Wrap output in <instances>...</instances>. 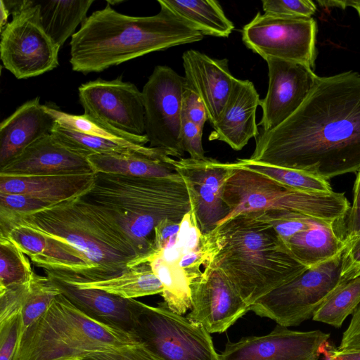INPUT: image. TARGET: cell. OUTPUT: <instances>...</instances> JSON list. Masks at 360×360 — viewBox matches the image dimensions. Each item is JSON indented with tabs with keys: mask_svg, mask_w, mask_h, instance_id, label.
Here are the masks:
<instances>
[{
	"mask_svg": "<svg viewBox=\"0 0 360 360\" xmlns=\"http://www.w3.org/2000/svg\"><path fill=\"white\" fill-rule=\"evenodd\" d=\"M250 161L329 180L360 169V74L318 77L301 106L256 138Z\"/></svg>",
	"mask_w": 360,
	"mask_h": 360,
	"instance_id": "cell-1",
	"label": "cell"
},
{
	"mask_svg": "<svg viewBox=\"0 0 360 360\" xmlns=\"http://www.w3.org/2000/svg\"><path fill=\"white\" fill-rule=\"evenodd\" d=\"M160 6L159 13L150 16L122 14L108 4L93 12L71 37L72 70L100 72L151 52L202 39L201 32Z\"/></svg>",
	"mask_w": 360,
	"mask_h": 360,
	"instance_id": "cell-2",
	"label": "cell"
},
{
	"mask_svg": "<svg viewBox=\"0 0 360 360\" xmlns=\"http://www.w3.org/2000/svg\"><path fill=\"white\" fill-rule=\"evenodd\" d=\"M217 229L219 248L212 264L250 307L308 269L292 257L271 225L252 213L238 214Z\"/></svg>",
	"mask_w": 360,
	"mask_h": 360,
	"instance_id": "cell-3",
	"label": "cell"
},
{
	"mask_svg": "<svg viewBox=\"0 0 360 360\" xmlns=\"http://www.w3.org/2000/svg\"><path fill=\"white\" fill-rule=\"evenodd\" d=\"M82 198L112 219L128 237L139 259L150 253L155 227L163 219L180 223L191 210L181 178H148L96 173Z\"/></svg>",
	"mask_w": 360,
	"mask_h": 360,
	"instance_id": "cell-4",
	"label": "cell"
},
{
	"mask_svg": "<svg viewBox=\"0 0 360 360\" xmlns=\"http://www.w3.org/2000/svg\"><path fill=\"white\" fill-rule=\"evenodd\" d=\"M18 216L45 234L79 250L93 267L91 281L115 278L134 266L139 259L121 229L82 197L32 214Z\"/></svg>",
	"mask_w": 360,
	"mask_h": 360,
	"instance_id": "cell-5",
	"label": "cell"
},
{
	"mask_svg": "<svg viewBox=\"0 0 360 360\" xmlns=\"http://www.w3.org/2000/svg\"><path fill=\"white\" fill-rule=\"evenodd\" d=\"M138 342L136 335L91 319L61 293L22 333L15 360H77Z\"/></svg>",
	"mask_w": 360,
	"mask_h": 360,
	"instance_id": "cell-6",
	"label": "cell"
},
{
	"mask_svg": "<svg viewBox=\"0 0 360 360\" xmlns=\"http://www.w3.org/2000/svg\"><path fill=\"white\" fill-rule=\"evenodd\" d=\"M234 166V172L224 191V200L230 212L222 223L240 214L285 210L335 225L349 210V203L343 193L297 191L236 162Z\"/></svg>",
	"mask_w": 360,
	"mask_h": 360,
	"instance_id": "cell-7",
	"label": "cell"
},
{
	"mask_svg": "<svg viewBox=\"0 0 360 360\" xmlns=\"http://www.w3.org/2000/svg\"><path fill=\"white\" fill-rule=\"evenodd\" d=\"M219 248L217 227L202 233L191 210L181 221L179 231L141 263L148 262L162 284L161 295L166 306L184 314L192 307L191 285L202 275L201 267L212 264Z\"/></svg>",
	"mask_w": 360,
	"mask_h": 360,
	"instance_id": "cell-8",
	"label": "cell"
},
{
	"mask_svg": "<svg viewBox=\"0 0 360 360\" xmlns=\"http://www.w3.org/2000/svg\"><path fill=\"white\" fill-rule=\"evenodd\" d=\"M12 20L1 31L0 56L4 67L17 79L49 72L59 65L60 47L44 31L33 0H3Z\"/></svg>",
	"mask_w": 360,
	"mask_h": 360,
	"instance_id": "cell-9",
	"label": "cell"
},
{
	"mask_svg": "<svg viewBox=\"0 0 360 360\" xmlns=\"http://www.w3.org/2000/svg\"><path fill=\"white\" fill-rule=\"evenodd\" d=\"M342 257L343 253L307 269L294 280L261 297L250 311L287 328L312 318L320 305L344 283Z\"/></svg>",
	"mask_w": 360,
	"mask_h": 360,
	"instance_id": "cell-10",
	"label": "cell"
},
{
	"mask_svg": "<svg viewBox=\"0 0 360 360\" xmlns=\"http://www.w3.org/2000/svg\"><path fill=\"white\" fill-rule=\"evenodd\" d=\"M135 335L162 360H219L210 333L164 302L157 307L143 303Z\"/></svg>",
	"mask_w": 360,
	"mask_h": 360,
	"instance_id": "cell-11",
	"label": "cell"
},
{
	"mask_svg": "<svg viewBox=\"0 0 360 360\" xmlns=\"http://www.w3.org/2000/svg\"><path fill=\"white\" fill-rule=\"evenodd\" d=\"M317 24L312 18H293L257 13L242 30L244 44L265 60L279 59L314 70Z\"/></svg>",
	"mask_w": 360,
	"mask_h": 360,
	"instance_id": "cell-12",
	"label": "cell"
},
{
	"mask_svg": "<svg viewBox=\"0 0 360 360\" xmlns=\"http://www.w3.org/2000/svg\"><path fill=\"white\" fill-rule=\"evenodd\" d=\"M185 77L166 65L155 67L143 86L146 131L150 147L162 149L169 156L182 158L180 135L181 104Z\"/></svg>",
	"mask_w": 360,
	"mask_h": 360,
	"instance_id": "cell-13",
	"label": "cell"
},
{
	"mask_svg": "<svg viewBox=\"0 0 360 360\" xmlns=\"http://www.w3.org/2000/svg\"><path fill=\"white\" fill-rule=\"evenodd\" d=\"M0 236L13 240L46 273L62 279L91 281L93 267L79 250L45 234L18 215L0 212Z\"/></svg>",
	"mask_w": 360,
	"mask_h": 360,
	"instance_id": "cell-14",
	"label": "cell"
},
{
	"mask_svg": "<svg viewBox=\"0 0 360 360\" xmlns=\"http://www.w3.org/2000/svg\"><path fill=\"white\" fill-rule=\"evenodd\" d=\"M78 96L84 114L120 131L145 135L143 94L133 83L98 78L81 84Z\"/></svg>",
	"mask_w": 360,
	"mask_h": 360,
	"instance_id": "cell-15",
	"label": "cell"
},
{
	"mask_svg": "<svg viewBox=\"0 0 360 360\" xmlns=\"http://www.w3.org/2000/svg\"><path fill=\"white\" fill-rule=\"evenodd\" d=\"M172 164L186 186L191 210L201 232L210 233L229 214L223 196L226 183L234 172V162L206 157L173 159Z\"/></svg>",
	"mask_w": 360,
	"mask_h": 360,
	"instance_id": "cell-16",
	"label": "cell"
},
{
	"mask_svg": "<svg viewBox=\"0 0 360 360\" xmlns=\"http://www.w3.org/2000/svg\"><path fill=\"white\" fill-rule=\"evenodd\" d=\"M329 338L320 330L298 331L277 325L266 335L227 343L219 360H319Z\"/></svg>",
	"mask_w": 360,
	"mask_h": 360,
	"instance_id": "cell-17",
	"label": "cell"
},
{
	"mask_svg": "<svg viewBox=\"0 0 360 360\" xmlns=\"http://www.w3.org/2000/svg\"><path fill=\"white\" fill-rule=\"evenodd\" d=\"M192 307L187 318L209 333L226 331L250 310L226 276L214 264L191 285Z\"/></svg>",
	"mask_w": 360,
	"mask_h": 360,
	"instance_id": "cell-18",
	"label": "cell"
},
{
	"mask_svg": "<svg viewBox=\"0 0 360 360\" xmlns=\"http://www.w3.org/2000/svg\"><path fill=\"white\" fill-rule=\"evenodd\" d=\"M269 86L261 100L262 131L275 128L304 103L319 76L309 67L292 61L268 59Z\"/></svg>",
	"mask_w": 360,
	"mask_h": 360,
	"instance_id": "cell-19",
	"label": "cell"
},
{
	"mask_svg": "<svg viewBox=\"0 0 360 360\" xmlns=\"http://www.w3.org/2000/svg\"><path fill=\"white\" fill-rule=\"evenodd\" d=\"M95 172L88 157L45 136L0 167L1 176H31Z\"/></svg>",
	"mask_w": 360,
	"mask_h": 360,
	"instance_id": "cell-20",
	"label": "cell"
},
{
	"mask_svg": "<svg viewBox=\"0 0 360 360\" xmlns=\"http://www.w3.org/2000/svg\"><path fill=\"white\" fill-rule=\"evenodd\" d=\"M188 87L201 98L211 125L220 117L236 78L230 72L226 58L216 59L189 49L182 56Z\"/></svg>",
	"mask_w": 360,
	"mask_h": 360,
	"instance_id": "cell-21",
	"label": "cell"
},
{
	"mask_svg": "<svg viewBox=\"0 0 360 360\" xmlns=\"http://www.w3.org/2000/svg\"><path fill=\"white\" fill-rule=\"evenodd\" d=\"M46 275L82 313L99 323L136 335V322L143 302L101 290L80 288L53 275Z\"/></svg>",
	"mask_w": 360,
	"mask_h": 360,
	"instance_id": "cell-22",
	"label": "cell"
},
{
	"mask_svg": "<svg viewBox=\"0 0 360 360\" xmlns=\"http://www.w3.org/2000/svg\"><path fill=\"white\" fill-rule=\"evenodd\" d=\"M259 96L249 80L236 79L229 98L217 122L210 140L221 141L232 149L240 150L252 138L259 135L256 112Z\"/></svg>",
	"mask_w": 360,
	"mask_h": 360,
	"instance_id": "cell-23",
	"label": "cell"
},
{
	"mask_svg": "<svg viewBox=\"0 0 360 360\" xmlns=\"http://www.w3.org/2000/svg\"><path fill=\"white\" fill-rule=\"evenodd\" d=\"M56 124L39 96L19 106L0 124V167L37 140L51 134Z\"/></svg>",
	"mask_w": 360,
	"mask_h": 360,
	"instance_id": "cell-24",
	"label": "cell"
},
{
	"mask_svg": "<svg viewBox=\"0 0 360 360\" xmlns=\"http://www.w3.org/2000/svg\"><path fill=\"white\" fill-rule=\"evenodd\" d=\"M96 172L31 176H0V193L31 195L54 203L75 199L92 187Z\"/></svg>",
	"mask_w": 360,
	"mask_h": 360,
	"instance_id": "cell-25",
	"label": "cell"
},
{
	"mask_svg": "<svg viewBox=\"0 0 360 360\" xmlns=\"http://www.w3.org/2000/svg\"><path fill=\"white\" fill-rule=\"evenodd\" d=\"M335 225L317 221L309 229L297 233L285 243L292 257L310 268L344 252L347 242L335 231Z\"/></svg>",
	"mask_w": 360,
	"mask_h": 360,
	"instance_id": "cell-26",
	"label": "cell"
},
{
	"mask_svg": "<svg viewBox=\"0 0 360 360\" xmlns=\"http://www.w3.org/2000/svg\"><path fill=\"white\" fill-rule=\"evenodd\" d=\"M51 134L66 147L87 157L94 154L136 155L158 160H167L171 157L160 148L80 133L67 129L57 122Z\"/></svg>",
	"mask_w": 360,
	"mask_h": 360,
	"instance_id": "cell-27",
	"label": "cell"
},
{
	"mask_svg": "<svg viewBox=\"0 0 360 360\" xmlns=\"http://www.w3.org/2000/svg\"><path fill=\"white\" fill-rule=\"evenodd\" d=\"M177 18L203 35L228 37L235 28L214 0H158Z\"/></svg>",
	"mask_w": 360,
	"mask_h": 360,
	"instance_id": "cell-28",
	"label": "cell"
},
{
	"mask_svg": "<svg viewBox=\"0 0 360 360\" xmlns=\"http://www.w3.org/2000/svg\"><path fill=\"white\" fill-rule=\"evenodd\" d=\"M62 280L80 288L101 290L124 299L161 294L163 291L162 284L148 262L129 267L120 275L110 279L96 281Z\"/></svg>",
	"mask_w": 360,
	"mask_h": 360,
	"instance_id": "cell-29",
	"label": "cell"
},
{
	"mask_svg": "<svg viewBox=\"0 0 360 360\" xmlns=\"http://www.w3.org/2000/svg\"><path fill=\"white\" fill-rule=\"evenodd\" d=\"M94 2V0L36 1L44 31L60 48L87 18Z\"/></svg>",
	"mask_w": 360,
	"mask_h": 360,
	"instance_id": "cell-30",
	"label": "cell"
},
{
	"mask_svg": "<svg viewBox=\"0 0 360 360\" xmlns=\"http://www.w3.org/2000/svg\"><path fill=\"white\" fill-rule=\"evenodd\" d=\"M96 173L148 178H181L173 158L158 160L136 155H100L88 157Z\"/></svg>",
	"mask_w": 360,
	"mask_h": 360,
	"instance_id": "cell-31",
	"label": "cell"
},
{
	"mask_svg": "<svg viewBox=\"0 0 360 360\" xmlns=\"http://www.w3.org/2000/svg\"><path fill=\"white\" fill-rule=\"evenodd\" d=\"M359 304L360 277L341 283L316 309L312 319L340 328Z\"/></svg>",
	"mask_w": 360,
	"mask_h": 360,
	"instance_id": "cell-32",
	"label": "cell"
},
{
	"mask_svg": "<svg viewBox=\"0 0 360 360\" xmlns=\"http://www.w3.org/2000/svg\"><path fill=\"white\" fill-rule=\"evenodd\" d=\"M236 162L297 191L313 193L333 191L328 180L303 171L253 162L248 158L238 159Z\"/></svg>",
	"mask_w": 360,
	"mask_h": 360,
	"instance_id": "cell-33",
	"label": "cell"
},
{
	"mask_svg": "<svg viewBox=\"0 0 360 360\" xmlns=\"http://www.w3.org/2000/svg\"><path fill=\"white\" fill-rule=\"evenodd\" d=\"M46 108L56 122L67 129L91 136L141 146H146L149 143L146 135L136 136L120 131L86 114L72 115L47 105Z\"/></svg>",
	"mask_w": 360,
	"mask_h": 360,
	"instance_id": "cell-34",
	"label": "cell"
},
{
	"mask_svg": "<svg viewBox=\"0 0 360 360\" xmlns=\"http://www.w3.org/2000/svg\"><path fill=\"white\" fill-rule=\"evenodd\" d=\"M34 274L21 249L8 237L0 236V290L28 283Z\"/></svg>",
	"mask_w": 360,
	"mask_h": 360,
	"instance_id": "cell-35",
	"label": "cell"
},
{
	"mask_svg": "<svg viewBox=\"0 0 360 360\" xmlns=\"http://www.w3.org/2000/svg\"><path fill=\"white\" fill-rule=\"evenodd\" d=\"M60 294V289L49 276L34 273L21 309L22 333L48 310Z\"/></svg>",
	"mask_w": 360,
	"mask_h": 360,
	"instance_id": "cell-36",
	"label": "cell"
},
{
	"mask_svg": "<svg viewBox=\"0 0 360 360\" xmlns=\"http://www.w3.org/2000/svg\"><path fill=\"white\" fill-rule=\"evenodd\" d=\"M250 213L257 219L271 225L285 242L297 233L310 229L319 221L291 211L265 210Z\"/></svg>",
	"mask_w": 360,
	"mask_h": 360,
	"instance_id": "cell-37",
	"label": "cell"
},
{
	"mask_svg": "<svg viewBox=\"0 0 360 360\" xmlns=\"http://www.w3.org/2000/svg\"><path fill=\"white\" fill-rule=\"evenodd\" d=\"M56 203L19 193H0V212L30 215L51 207Z\"/></svg>",
	"mask_w": 360,
	"mask_h": 360,
	"instance_id": "cell-38",
	"label": "cell"
},
{
	"mask_svg": "<svg viewBox=\"0 0 360 360\" xmlns=\"http://www.w3.org/2000/svg\"><path fill=\"white\" fill-rule=\"evenodd\" d=\"M22 333L21 311L0 321V360H15Z\"/></svg>",
	"mask_w": 360,
	"mask_h": 360,
	"instance_id": "cell-39",
	"label": "cell"
},
{
	"mask_svg": "<svg viewBox=\"0 0 360 360\" xmlns=\"http://www.w3.org/2000/svg\"><path fill=\"white\" fill-rule=\"evenodd\" d=\"M265 13L293 18H310L316 6L310 0H262Z\"/></svg>",
	"mask_w": 360,
	"mask_h": 360,
	"instance_id": "cell-40",
	"label": "cell"
},
{
	"mask_svg": "<svg viewBox=\"0 0 360 360\" xmlns=\"http://www.w3.org/2000/svg\"><path fill=\"white\" fill-rule=\"evenodd\" d=\"M82 360H162L145 345L138 342L109 351L93 352Z\"/></svg>",
	"mask_w": 360,
	"mask_h": 360,
	"instance_id": "cell-41",
	"label": "cell"
},
{
	"mask_svg": "<svg viewBox=\"0 0 360 360\" xmlns=\"http://www.w3.org/2000/svg\"><path fill=\"white\" fill-rule=\"evenodd\" d=\"M202 129L194 123L182 117L181 128V146L193 159L205 158L202 144Z\"/></svg>",
	"mask_w": 360,
	"mask_h": 360,
	"instance_id": "cell-42",
	"label": "cell"
},
{
	"mask_svg": "<svg viewBox=\"0 0 360 360\" xmlns=\"http://www.w3.org/2000/svg\"><path fill=\"white\" fill-rule=\"evenodd\" d=\"M30 283L0 290V321L21 311Z\"/></svg>",
	"mask_w": 360,
	"mask_h": 360,
	"instance_id": "cell-43",
	"label": "cell"
},
{
	"mask_svg": "<svg viewBox=\"0 0 360 360\" xmlns=\"http://www.w3.org/2000/svg\"><path fill=\"white\" fill-rule=\"evenodd\" d=\"M182 117L203 129L208 120L207 113L200 96L191 89L186 86L181 104Z\"/></svg>",
	"mask_w": 360,
	"mask_h": 360,
	"instance_id": "cell-44",
	"label": "cell"
},
{
	"mask_svg": "<svg viewBox=\"0 0 360 360\" xmlns=\"http://www.w3.org/2000/svg\"><path fill=\"white\" fill-rule=\"evenodd\" d=\"M347 214L345 237L346 242L360 236V169L357 171L354 185L353 202Z\"/></svg>",
	"mask_w": 360,
	"mask_h": 360,
	"instance_id": "cell-45",
	"label": "cell"
},
{
	"mask_svg": "<svg viewBox=\"0 0 360 360\" xmlns=\"http://www.w3.org/2000/svg\"><path fill=\"white\" fill-rule=\"evenodd\" d=\"M337 349L341 352L360 351V304L352 314Z\"/></svg>",
	"mask_w": 360,
	"mask_h": 360,
	"instance_id": "cell-46",
	"label": "cell"
},
{
	"mask_svg": "<svg viewBox=\"0 0 360 360\" xmlns=\"http://www.w3.org/2000/svg\"><path fill=\"white\" fill-rule=\"evenodd\" d=\"M360 268V236L347 242L343 252L341 278L343 282Z\"/></svg>",
	"mask_w": 360,
	"mask_h": 360,
	"instance_id": "cell-47",
	"label": "cell"
},
{
	"mask_svg": "<svg viewBox=\"0 0 360 360\" xmlns=\"http://www.w3.org/2000/svg\"><path fill=\"white\" fill-rule=\"evenodd\" d=\"M322 354L323 360H360V351L341 352L329 344Z\"/></svg>",
	"mask_w": 360,
	"mask_h": 360,
	"instance_id": "cell-48",
	"label": "cell"
},
{
	"mask_svg": "<svg viewBox=\"0 0 360 360\" xmlns=\"http://www.w3.org/2000/svg\"><path fill=\"white\" fill-rule=\"evenodd\" d=\"M323 6H335L345 8L347 6L354 8L360 17V1H318Z\"/></svg>",
	"mask_w": 360,
	"mask_h": 360,
	"instance_id": "cell-49",
	"label": "cell"
},
{
	"mask_svg": "<svg viewBox=\"0 0 360 360\" xmlns=\"http://www.w3.org/2000/svg\"><path fill=\"white\" fill-rule=\"evenodd\" d=\"M0 4V30L1 31L8 23V18L11 13L3 0H1Z\"/></svg>",
	"mask_w": 360,
	"mask_h": 360,
	"instance_id": "cell-50",
	"label": "cell"
},
{
	"mask_svg": "<svg viewBox=\"0 0 360 360\" xmlns=\"http://www.w3.org/2000/svg\"><path fill=\"white\" fill-rule=\"evenodd\" d=\"M360 277V268L355 271L349 277V281L355 278Z\"/></svg>",
	"mask_w": 360,
	"mask_h": 360,
	"instance_id": "cell-51",
	"label": "cell"
},
{
	"mask_svg": "<svg viewBox=\"0 0 360 360\" xmlns=\"http://www.w3.org/2000/svg\"><path fill=\"white\" fill-rule=\"evenodd\" d=\"M123 1H107V3L109 4V5H114L115 4H120V3H122Z\"/></svg>",
	"mask_w": 360,
	"mask_h": 360,
	"instance_id": "cell-52",
	"label": "cell"
},
{
	"mask_svg": "<svg viewBox=\"0 0 360 360\" xmlns=\"http://www.w3.org/2000/svg\"><path fill=\"white\" fill-rule=\"evenodd\" d=\"M77 360H82V359H77Z\"/></svg>",
	"mask_w": 360,
	"mask_h": 360,
	"instance_id": "cell-53",
	"label": "cell"
}]
</instances>
